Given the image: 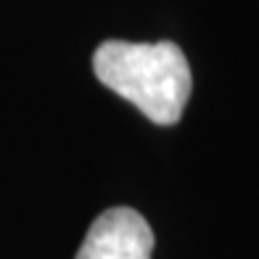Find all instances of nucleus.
Masks as SVG:
<instances>
[{"label": "nucleus", "mask_w": 259, "mask_h": 259, "mask_svg": "<svg viewBox=\"0 0 259 259\" xmlns=\"http://www.w3.org/2000/svg\"><path fill=\"white\" fill-rule=\"evenodd\" d=\"M98 82L119 98L138 106L154 124L172 127L180 122L193 90L191 66L180 45L106 40L93 53Z\"/></svg>", "instance_id": "nucleus-1"}, {"label": "nucleus", "mask_w": 259, "mask_h": 259, "mask_svg": "<svg viewBox=\"0 0 259 259\" xmlns=\"http://www.w3.org/2000/svg\"><path fill=\"white\" fill-rule=\"evenodd\" d=\"M154 230L138 209L111 206L93 220L77 259H151Z\"/></svg>", "instance_id": "nucleus-2"}]
</instances>
